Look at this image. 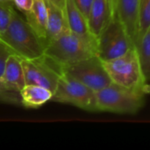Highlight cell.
<instances>
[{"label": "cell", "mask_w": 150, "mask_h": 150, "mask_svg": "<svg viewBox=\"0 0 150 150\" xmlns=\"http://www.w3.org/2000/svg\"><path fill=\"white\" fill-rule=\"evenodd\" d=\"M0 40L11 51L25 60H36L45 54L47 41L41 38L26 19L13 11L11 20L0 35Z\"/></svg>", "instance_id": "1"}, {"label": "cell", "mask_w": 150, "mask_h": 150, "mask_svg": "<svg viewBox=\"0 0 150 150\" xmlns=\"http://www.w3.org/2000/svg\"><path fill=\"white\" fill-rule=\"evenodd\" d=\"M98 40L79 36L69 29L47 41L45 55L62 68L98 55Z\"/></svg>", "instance_id": "2"}, {"label": "cell", "mask_w": 150, "mask_h": 150, "mask_svg": "<svg viewBox=\"0 0 150 150\" xmlns=\"http://www.w3.org/2000/svg\"><path fill=\"white\" fill-rule=\"evenodd\" d=\"M112 83L131 91L144 93L147 80L143 74L136 47L111 60H101Z\"/></svg>", "instance_id": "3"}, {"label": "cell", "mask_w": 150, "mask_h": 150, "mask_svg": "<svg viewBox=\"0 0 150 150\" xmlns=\"http://www.w3.org/2000/svg\"><path fill=\"white\" fill-rule=\"evenodd\" d=\"M98 112L135 114L144 105V93L136 92L114 83L95 91Z\"/></svg>", "instance_id": "4"}, {"label": "cell", "mask_w": 150, "mask_h": 150, "mask_svg": "<svg viewBox=\"0 0 150 150\" xmlns=\"http://www.w3.org/2000/svg\"><path fill=\"white\" fill-rule=\"evenodd\" d=\"M52 99L70 104L86 111L98 112L95 91L64 72L60 76Z\"/></svg>", "instance_id": "5"}, {"label": "cell", "mask_w": 150, "mask_h": 150, "mask_svg": "<svg viewBox=\"0 0 150 150\" xmlns=\"http://www.w3.org/2000/svg\"><path fill=\"white\" fill-rule=\"evenodd\" d=\"M98 42V57L101 60L117 58L136 47L116 16L99 35Z\"/></svg>", "instance_id": "6"}, {"label": "cell", "mask_w": 150, "mask_h": 150, "mask_svg": "<svg viewBox=\"0 0 150 150\" xmlns=\"http://www.w3.org/2000/svg\"><path fill=\"white\" fill-rule=\"evenodd\" d=\"M62 71L94 91L112 83L98 55L68 65L62 68Z\"/></svg>", "instance_id": "7"}, {"label": "cell", "mask_w": 150, "mask_h": 150, "mask_svg": "<svg viewBox=\"0 0 150 150\" xmlns=\"http://www.w3.org/2000/svg\"><path fill=\"white\" fill-rule=\"evenodd\" d=\"M25 84L45 87L53 93L56 90L62 68L45 54L36 60L22 59Z\"/></svg>", "instance_id": "8"}, {"label": "cell", "mask_w": 150, "mask_h": 150, "mask_svg": "<svg viewBox=\"0 0 150 150\" xmlns=\"http://www.w3.org/2000/svg\"><path fill=\"white\" fill-rule=\"evenodd\" d=\"M115 16V7L111 0H93L87 19L91 34L98 38Z\"/></svg>", "instance_id": "9"}, {"label": "cell", "mask_w": 150, "mask_h": 150, "mask_svg": "<svg viewBox=\"0 0 150 150\" xmlns=\"http://www.w3.org/2000/svg\"><path fill=\"white\" fill-rule=\"evenodd\" d=\"M139 0H115L116 17L136 45L138 33Z\"/></svg>", "instance_id": "10"}, {"label": "cell", "mask_w": 150, "mask_h": 150, "mask_svg": "<svg viewBox=\"0 0 150 150\" xmlns=\"http://www.w3.org/2000/svg\"><path fill=\"white\" fill-rule=\"evenodd\" d=\"M0 80L8 91L19 93L25 85L22 59L20 57L13 54L8 57Z\"/></svg>", "instance_id": "11"}, {"label": "cell", "mask_w": 150, "mask_h": 150, "mask_svg": "<svg viewBox=\"0 0 150 150\" xmlns=\"http://www.w3.org/2000/svg\"><path fill=\"white\" fill-rule=\"evenodd\" d=\"M65 15L69 28L74 33L90 40H98L89 29L87 18L77 8L74 0H66Z\"/></svg>", "instance_id": "12"}, {"label": "cell", "mask_w": 150, "mask_h": 150, "mask_svg": "<svg viewBox=\"0 0 150 150\" xmlns=\"http://www.w3.org/2000/svg\"><path fill=\"white\" fill-rule=\"evenodd\" d=\"M45 2L47 10L46 30L47 41H49L69 29V25L67 23L65 11L49 0H45Z\"/></svg>", "instance_id": "13"}, {"label": "cell", "mask_w": 150, "mask_h": 150, "mask_svg": "<svg viewBox=\"0 0 150 150\" xmlns=\"http://www.w3.org/2000/svg\"><path fill=\"white\" fill-rule=\"evenodd\" d=\"M53 94L50 90L34 84H25L19 91L21 103L25 106L31 108H37L51 100Z\"/></svg>", "instance_id": "14"}, {"label": "cell", "mask_w": 150, "mask_h": 150, "mask_svg": "<svg viewBox=\"0 0 150 150\" xmlns=\"http://www.w3.org/2000/svg\"><path fill=\"white\" fill-rule=\"evenodd\" d=\"M26 16L27 23L43 39L47 40V10L45 0H33V6Z\"/></svg>", "instance_id": "15"}, {"label": "cell", "mask_w": 150, "mask_h": 150, "mask_svg": "<svg viewBox=\"0 0 150 150\" xmlns=\"http://www.w3.org/2000/svg\"><path fill=\"white\" fill-rule=\"evenodd\" d=\"M136 48L145 78L150 81V27L137 41Z\"/></svg>", "instance_id": "16"}, {"label": "cell", "mask_w": 150, "mask_h": 150, "mask_svg": "<svg viewBox=\"0 0 150 150\" xmlns=\"http://www.w3.org/2000/svg\"><path fill=\"white\" fill-rule=\"evenodd\" d=\"M150 27V0H139L137 41ZM137 43V42H136ZM136 46V45H135Z\"/></svg>", "instance_id": "17"}, {"label": "cell", "mask_w": 150, "mask_h": 150, "mask_svg": "<svg viewBox=\"0 0 150 150\" xmlns=\"http://www.w3.org/2000/svg\"><path fill=\"white\" fill-rule=\"evenodd\" d=\"M14 9L12 4L0 3V35L8 27L13 14Z\"/></svg>", "instance_id": "18"}, {"label": "cell", "mask_w": 150, "mask_h": 150, "mask_svg": "<svg viewBox=\"0 0 150 150\" xmlns=\"http://www.w3.org/2000/svg\"><path fill=\"white\" fill-rule=\"evenodd\" d=\"M11 54V51L0 40V77L4 72V66H5V63L7 62V59Z\"/></svg>", "instance_id": "19"}, {"label": "cell", "mask_w": 150, "mask_h": 150, "mask_svg": "<svg viewBox=\"0 0 150 150\" xmlns=\"http://www.w3.org/2000/svg\"><path fill=\"white\" fill-rule=\"evenodd\" d=\"M74 3L83 14V16L88 19V16L93 3V0H74Z\"/></svg>", "instance_id": "20"}, {"label": "cell", "mask_w": 150, "mask_h": 150, "mask_svg": "<svg viewBox=\"0 0 150 150\" xmlns=\"http://www.w3.org/2000/svg\"><path fill=\"white\" fill-rule=\"evenodd\" d=\"M13 4L19 11L25 14L30 11L33 4V0H13Z\"/></svg>", "instance_id": "21"}, {"label": "cell", "mask_w": 150, "mask_h": 150, "mask_svg": "<svg viewBox=\"0 0 150 150\" xmlns=\"http://www.w3.org/2000/svg\"><path fill=\"white\" fill-rule=\"evenodd\" d=\"M11 92H13V91H8V90L4 87V85L3 84V83H2L1 80H0V98L9 96V93H11Z\"/></svg>", "instance_id": "22"}, {"label": "cell", "mask_w": 150, "mask_h": 150, "mask_svg": "<svg viewBox=\"0 0 150 150\" xmlns=\"http://www.w3.org/2000/svg\"><path fill=\"white\" fill-rule=\"evenodd\" d=\"M49 1H51L54 4H55L56 6H58L59 8H61L62 10H63L65 11L66 0H49Z\"/></svg>", "instance_id": "23"}, {"label": "cell", "mask_w": 150, "mask_h": 150, "mask_svg": "<svg viewBox=\"0 0 150 150\" xmlns=\"http://www.w3.org/2000/svg\"><path fill=\"white\" fill-rule=\"evenodd\" d=\"M143 92L146 94H150V84H148L147 83L143 86Z\"/></svg>", "instance_id": "24"}, {"label": "cell", "mask_w": 150, "mask_h": 150, "mask_svg": "<svg viewBox=\"0 0 150 150\" xmlns=\"http://www.w3.org/2000/svg\"><path fill=\"white\" fill-rule=\"evenodd\" d=\"M0 3L6 4H13V0H0Z\"/></svg>", "instance_id": "25"}, {"label": "cell", "mask_w": 150, "mask_h": 150, "mask_svg": "<svg viewBox=\"0 0 150 150\" xmlns=\"http://www.w3.org/2000/svg\"><path fill=\"white\" fill-rule=\"evenodd\" d=\"M111 2L113 4V5H114V7H115V0H111Z\"/></svg>", "instance_id": "26"}]
</instances>
